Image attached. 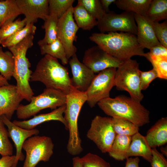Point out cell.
<instances>
[{
  "label": "cell",
  "mask_w": 167,
  "mask_h": 167,
  "mask_svg": "<svg viewBox=\"0 0 167 167\" xmlns=\"http://www.w3.org/2000/svg\"><path fill=\"white\" fill-rule=\"evenodd\" d=\"M68 61L72 77L71 78V86L78 90L85 92L95 78V73L78 59L76 54Z\"/></svg>",
  "instance_id": "obj_15"
},
{
  "label": "cell",
  "mask_w": 167,
  "mask_h": 167,
  "mask_svg": "<svg viewBox=\"0 0 167 167\" xmlns=\"http://www.w3.org/2000/svg\"><path fill=\"white\" fill-rule=\"evenodd\" d=\"M73 7L58 19L57 25V38L64 47L68 60L77 51L74 43L77 41L76 34L79 29L74 19Z\"/></svg>",
  "instance_id": "obj_12"
},
{
  "label": "cell",
  "mask_w": 167,
  "mask_h": 167,
  "mask_svg": "<svg viewBox=\"0 0 167 167\" xmlns=\"http://www.w3.org/2000/svg\"><path fill=\"white\" fill-rule=\"evenodd\" d=\"M132 156L142 157L150 163L152 158V148L148 144L145 136L139 132L131 136L126 152V158Z\"/></svg>",
  "instance_id": "obj_21"
},
{
  "label": "cell",
  "mask_w": 167,
  "mask_h": 167,
  "mask_svg": "<svg viewBox=\"0 0 167 167\" xmlns=\"http://www.w3.org/2000/svg\"><path fill=\"white\" fill-rule=\"evenodd\" d=\"M15 68V60L12 53L4 52L0 46V73L7 80L13 77Z\"/></svg>",
  "instance_id": "obj_29"
},
{
  "label": "cell",
  "mask_w": 167,
  "mask_h": 167,
  "mask_svg": "<svg viewBox=\"0 0 167 167\" xmlns=\"http://www.w3.org/2000/svg\"><path fill=\"white\" fill-rule=\"evenodd\" d=\"M90 40L108 54L122 61L135 56L144 57V49L139 44L136 36L125 32L94 33Z\"/></svg>",
  "instance_id": "obj_1"
},
{
  "label": "cell",
  "mask_w": 167,
  "mask_h": 167,
  "mask_svg": "<svg viewBox=\"0 0 167 167\" xmlns=\"http://www.w3.org/2000/svg\"><path fill=\"white\" fill-rule=\"evenodd\" d=\"M151 167H167V161L164 156L156 148H152Z\"/></svg>",
  "instance_id": "obj_40"
},
{
  "label": "cell",
  "mask_w": 167,
  "mask_h": 167,
  "mask_svg": "<svg viewBox=\"0 0 167 167\" xmlns=\"http://www.w3.org/2000/svg\"><path fill=\"white\" fill-rule=\"evenodd\" d=\"M123 61L111 55L97 45L87 49L83 59V63L95 73L108 68H117Z\"/></svg>",
  "instance_id": "obj_13"
},
{
  "label": "cell",
  "mask_w": 167,
  "mask_h": 167,
  "mask_svg": "<svg viewBox=\"0 0 167 167\" xmlns=\"http://www.w3.org/2000/svg\"><path fill=\"white\" fill-rule=\"evenodd\" d=\"M152 0H116L114 2L117 7L124 11L146 16Z\"/></svg>",
  "instance_id": "obj_24"
},
{
  "label": "cell",
  "mask_w": 167,
  "mask_h": 167,
  "mask_svg": "<svg viewBox=\"0 0 167 167\" xmlns=\"http://www.w3.org/2000/svg\"><path fill=\"white\" fill-rule=\"evenodd\" d=\"M116 0H100L101 6L106 12L107 13L110 12L109 7L113 3H114Z\"/></svg>",
  "instance_id": "obj_44"
},
{
  "label": "cell",
  "mask_w": 167,
  "mask_h": 167,
  "mask_svg": "<svg viewBox=\"0 0 167 167\" xmlns=\"http://www.w3.org/2000/svg\"><path fill=\"white\" fill-rule=\"evenodd\" d=\"M34 35L28 36L18 44L8 48L15 60L13 77L16 82L18 91L23 99L30 102L34 93L29 84L32 73L30 69L31 63L26 57L28 50L33 45Z\"/></svg>",
  "instance_id": "obj_4"
},
{
  "label": "cell",
  "mask_w": 167,
  "mask_h": 167,
  "mask_svg": "<svg viewBox=\"0 0 167 167\" xmlns=\"http://www.w3.org/2000/svg\"><path fill=\"white\" fill-rule=\"evenodd\" d=\"M15 159V155L2 156L0 158V167H12Z\"/></svg>",
  "instance_id": "obj_42"
},
{
  "label": "cell",
  "mask_w": 167,
  "mask_h": 167,
  "mask_svg": "<svg viewBox=\"0 0 167 167\" xmlns=\"http://www.w3.org/2000/svg\"><path fill=\"white\" fill-rule=\"evenodd\" d=\"M117 68H110L96 75L85 92L87 102L91 108L101 100L109 97L110 92L114 86V76Z\"/></svg>",
  "instance_id": "obj_10"
},
{
  "label": "cell",
  "mask_w": 167,
  "mask_h": 167,
  "mask_svg": "<svg viewBox=\"0 0 167 167\" xmlns=\"http://www.w3.org/2000/svg\"><path fill=\"white\" fill-rule=\"evenodd\" d=\"M0 118L3 123L7 126L9 136L11 138L15 145V159L12 167H16L18 161H22L25 158L22 152L24 142L28 138L38 135L39 131L36 128L28 130L21 128L15 125L4 115L1 116Z\"/></svg>",
  "instance_id": "obj_14"
},
{
  "label": "cell",
  "mask_w": 167,
  "mask_h": 167,
  "mask_svg": "<svg viewBox=\"0 0 167 167\" xmlns=\"http://www.w3.org/2000/svg\"><path fill=\"white\" fill-rule=\"evenodd\" d=\"M154 29L156 37L162 45L167 48V21L160 23L153 22Z\"/></svg>",
  "instance_id": "obj_38"
},
{
  "label": "cell",
  "mask_w": 167,
  "mask_h": 167,
  "mask_svg": "<svg viewBox=\"0 0 167 167\" xmlns=\"http://www.w3.org/2000/svg\"><path fill=\"white\" fill-rule=\"evenodd\" d=\"M116 135L112 118L96 116L92 120L87 136L102 152H108Z\"/></svg>",
  "instance_id": "obj_9"
},
{
  "label": "cell",
  "mask_w": 167,
  "mask_h": 167,
  "mask_svg": "<svg viewBox=\"0 0 167 167\" xmlns=\"http://www.w3.org/2000/svg\"><path fill=\"white\" fill-rule=\"evenodd\" d=\"M73 167H83L81 158L75 156L72 159Z\"/></svg>",
  "instance_id": "obj_45"
},
{
  "label": "cell",
  "mask_w": 167,
  "mask_h": 167,
  "mask_svg": "<svg viewBox=\"0 0 167 167\" xmlns=\"http://www.w3.org/2000/svg\"><path fill=\"white\" fill-rule=\"evenodd\" d=\"M158 78L155 70L152 68L148 71H139L140 85L142 90L146 89L150 84L155 79Z\"/></svg>",
  "instance_id": "obj_39"
},
{
  "label": "cell",
  "mask_w": 167,
  "mask_h": 167,
  "mask_svg": "<svg viewBox=\"0 0 167 167\" xmlns=\"http://www.w3.org/2000/svg\"><path fill=\"white\" fill-rule=\"evenodd\" d=\"M30 81L40 82L46 88L55 89L66 95L72 87L67 68L62 65L58 59L47 54L39 61Z\"/></svg>",
  "instance_id": "obj_3"
},
{
  "label": "cell",
  "mask_w": 167,
  "mask_h": 167,
  "mask_svg": "<svg viewBox=\"0 0 167 167\" xmlns=\"http://www.w3.org/2000/svg\"><path fill=\"white\" fill-rule=\"evenodd\" d=\"M9 84L8 80L0 73V87Z\"/></svg>",
  "instance_id": "obj_46"
},
{
  "label": "cell",
  "mask_w": 167,
  "mask_h": 167,
  "mask_svg": "<svg viewBox=\"0 0 167 167\" xmlns=\"http://www.w3.org/2000/svg\"><path fill=\"white\" fill-rule=\"evenodd\" d=\"M10 19L2 25L0 28V44L7 38L23 28L26 25L25 19Z\"/></svg>",
  "instance_id": "obj_32"
},
{
  "label": "cell",
  "mask_w": 167,
  "mask_h": 167,
  "mask_svg": "<svg viewBox=\"0 0 167 167\" xmlns=\"http://www.w3.org/2000/svg\"><path fill=\"white\" fill-rule=\"evenodd\" d=\"M151 148L162 146L167 143V118L159 119L148 131L145 136Z\"/></svg>",
  "instance_id": "obj_20"
},
{
  "label": "cell",
  "mask_w": 167,
  "mask_h": 167,
  "mask_svg": "<svg viewBox=\"0 0 167 167\" xmlns=\"http://www.w3.org/2000/svg\"><path fill=\"white\" fill-rule=\"evenodd\" d=\"M21 14L15 0L0 1V25L1 26L8 21Z\"/></svg>",
  "instance_id": "obj_28"
},
{
  "label": "cell",
  "mask_w": 167,
  "mask_h": 167,
  "mask_svg": "<svg viewBox=\"0 0 167 167\" xmlns=\"http://www.w3.org/2000/svg\"><path fill=\"white\" fill-rule=\"evenodd\" d=\"M81 158L83 167H110L109 162L92 153H88Z\"/></svg>",
  "instance_id": "obj_37"
},
{
  "label": "cell",
  "mask_w": 167,
  "mask_h": 167,
  "mask_svg": "<svg viewBox=\"0 0 167 167\" xmlns=\"http://www.w3.org/2000/svg\"><path fill=\"white\" fill-rule=\"evenodd\" d=\"M131 139V136L116 135L108 153L111 157L118 161L126 158V154Z\"/></svg>",
  "instance_id": "obj_23"
},
{
  "label": "cell",
  "mask_w": 167,
  "mask_h": 167,
  "mask_svg": "<svg viewBox=\"0 0 167 167\" xmlns=\"http://www.w3.org/2000/svg\"><path fill=\"white\" fill-rule=\"evenodd\" d=\"M87 100L85 92L80 91L72 86L70 92L66 95L64 118L69 132L67 149L72 155H78L83 151L78 120L81 109Z\"/></svg>",
  "instance_id": "obj_5"
},
{
  "label": "cell",
  "mask_w": 167,
  "mask_h": 167,
  "mask_svg": "<svg viewBox=\"0 0 167 167\" xmlns=\"http://www.w3.org/2000/svg\"><path fill=\"white\" fill-rule=\"evenodd\" d=\"M66 109V105L58 108L52 112L45 113L41 114L34 116L29 119L18 121L14 120L12 122L15 125L21 128L28 130L34 128L38 125L46 122L57 121L61 122L67 130V125L63 116Z\"/></svg>",
  "instance_id": "obj_19"
},
{
  "label": "cell",
  "mask_w": 167,
  "mask_h": 167,
  "mask_svg": "<svg viewBox=\"0 0 167 167\" xmlns=\"http://www.w3.org/2000/svg\"><path fill=\"white\" fill-rule=\"evenodd\" d=\"M1 118H0V122H1Z\"/></svg>",
  "instance_id": "obj_48"
},
{
  "label": "cell",
  "mask_w": 167,
  "mask_h": 167,
  "mask_svg": "<svg viewBox=\"0 0 167 167\" xmlns=\"http://www.w3.org/2000/svg\"><path fill=\"white\" fill-rule=\"evenodd\" d=\"M54 147L49 136L36 135L28 138L23 146L26 154L23 167H35L40 161H49L53 153Z\"/></svg>",
  "instance_id": "obj_8"
},
{
  "label": "cell",
  "mask_w": 167,
  "mask_h": 167,
  "mask_svg": "<svg viewBox=\"0 0 167 167\" xmlns=\"http://www.w3.org/2000/svg\"><path fill=\"white\" fill-rule=\"evenodd\" d=\"M58 19L54 15H49L44 21L42 28L45 30V35L44 37L37 43L40 46L50 44L58 38L57 25Z\"/></svg>",
  "instance_id": "obj_25"
},
{
  "label": "cell",
  "mask_w": 167,
  "mask_h": 167,
  "mask_svg": "<svg viewBox=\"0 0 167 167\" xmlns=\"http://www.w3.org/2000/svg\"><path fill=\"white\" fill-rule=\"evenodd\" d=\"M9 137L7 130L1 120L0 122V154L2 156L13 155V147Z\"/></svg>",
  "instance_id": "obj_36"
},
{
  "label": "cell",
  "mask_w": 167,
  "mask_h": 167,
  "mask_svg": "<svg viewBox=\"0 0 167 167\" xmlns=\"http://www.w3.org/2000/svg\"><path fill=\"white\" fill-rule=\"evenodd\" d=\"M49 0H15L20 11L25 16L26 24H33L38 19L45 21L49 15Z\"/></svg>",
  "instance_id": "obj_16"
},
{
  "label": "cell",
  "mask_w": 167,
  "mask_h": 167,
  "mask_svg": "<svg viewBox=\"0 0 167 167\" xmlns=\"http://www.w3.org/2000/svg\"><path fill=\"white\" fill-rule=\"evenodd\" d=\"M66 100V95L62 92L46 88L40 94L33 96L28 104L19 105L16 111L17 117L26 119L34 116L42 109H55L65 105Z\"/></svg>",
  "instance_id": "obj_7"
},
{
  "label": "cell",
  "mask_w": 167,
  "mask_h": 167,
  "mask_svg": "<svg viewBox=\"0 0 167 167\" xmlns=\"http://www.w3.org/2000/svg\"><path fill=\"white\" fill-rule=\"evenodd\" d=\"M1 27V25H0V28Z\"/></svg>",
  "instance_id": "obj_49"
},
{
  "label": "cell",
  "mask_w": 167,
  "mask_h": 167,
  "mask_svg": "<svg viewBox=\"0 0 167 167\" xmlns=\"http://www.w3.org/2000/svg\"><path fill=\"white\" fill-rule=\"evenodd\" d=\"M74 0H49V15H54L58 19L71 7Z\"/></svg>",
  "instance_id": "obj_33"
},
{
  "label": "cell",
  "mask_w": 167,
  "mask_h": 167,
  "mask_svg": "<svg viewBox=\"0 0 167 167\" xmlns=\"http://www.w3.org/2000/svg\"><path fill=\"white\" fill-rule=\"evenodd\" d=\"M97 22V26L101 33L120 31L137 34V26L132 12L124 11L118 14L110 11Z\"/></svg>",
  "instance_id": "obj_11"
},
{
  "label": "cell",
  "mask_w": 167,
  "mask_h": 167,
  "mask_svg": "<svg viewBox=\"0 0 167 167\" xmlns=\"http://www.w3.org/2000/svg\"><path fill=\"white\" fill-rule=\"evenodd\" d=\"M111 118L113 127L116 135L132 136L139 132V127L132 122L122 118Z\"/></svg>",
  "instance_id": "obj_30"
},
{
  "label": "cell",
  "mask_w": 167,
  "mask_h": 167,
  "mask_svg": "<svg viewBox=\"0 0 167 167\" xmlns=\"http://www.w3.org/2000/svg\"><path fill=\"white\" fill-rule=\"evenodd\" d=\"M107 115L112 118L128 120L139 127L150 122L149 111L140 102L131 97L119 95L103 99L97 104Z\"/></svg>",
  "instance_id": "obj_2"
},
{
  "label": "cell",
  "mask_w": 167,
  "mask_h": 167,
  "mask_svg": "<svg viewBox=\"0 0 167 167\" xmlns=\"http://www.w3.org/2000/svg\"><path fill=\"white\" fill-rule=\"evenodd\" d=\"M41 53L42 55H49L60 59L63 65L68 63L65 49L62 44L57 38L53 42L40 46Z\"/></svg>",
  "instance_id": "obj_27"
},
{
  "label": "cell",
  "mask_w": 167,
  "mask_h": 167,
  "mask_svg": "<svg viewBox=\"0 0 167 167\" xmlns=\"http://www.w3.org/2000/svg\"><path fill=\"white\" fill-rule=\"evenodd\" d=\"M134 17L137 26L136 36L140 45L143 49H150L160 44L155 34L153 22L145 16L135 13Z\"/></svg>",
  "instance_id": "obj_18"
},
{
  "label": "cell",
  "mask_w": 167,
  "mask_h": 167,
  "mask_svg": "<svg viewBox=\"0 0 167 167\" xmlns=\"http://www.w3.org/2000/svg\"><path fill=\"white\" fill-rule=\"evenodd\" d=\"M160 150L164 156H167V146L163 147L161 146L160 148Z\"/></svg>",
  "instance_id": "obj_47"
},
{
  "label": "cell",
  "mask_w": 167,
  "mask_h": 167,
  "mask_svg": "<svg viewBox=\"0 0 167 167\" xmlns=\"http://www.w3.org/2000/svg\"><path fill=\"white\" fill-rule=\"evenodd\" d=\"M139 63L131 59L124 61L116 69L114 85L119 90L127 91L130 97L141 102L144 96L140 85Z\"/></svg>",
  "instance_id": "obj_6"
},
{
  "label": "cell",
  "mask_w": 167,
  "mask_h": 167,
  "mask_svg": "<svg viewBox=\"0 0 167 167\" xmlns=\"http://www.w3.org/2000/svg\"><path fill=\"white\" fill-rule=\"evenodd\" d=\"M36 29L34 24H26L23 28L7 38L1 44L3 47L7 48L15 45L28 36L34 35Z\"/></svg>",
  "instance_id": "obj_31"
},
{
  "label": "cell",
  "mask_w": 167,
  "mask_h": 167,
  "mask_svg": "<svg viewBox=\"0 0 167 167\" xmlns=\"http://www.w3.org/2000/svg\"><path fill=\"white\" fill-rule=\"evenodd\" d=\"M124 167H139V163L140 159L138 157H128Z\"/></svg>",
  "instance_id": "obj_43"
},
{
  "label": "cell",
  "mask_w": 167,
  "mask_h": 167,
  "mask_svg": "<svg viewBox=\"0 0 167 167\" xmlns=\"http://www.w3.org/2000/svg\"><path fill=\"white\" fill-rule=\"evenodd\" d=\"M87 12L97 21L101 19L106 13L100 0H78Z\"/></svg>",
  "instance_id": "obj_35"
},
{
  "label": "cell",
  "mask_w": 167,
  "mask_h": 167,
  "mask_svg": "<svg viewBox=\"0 0 167 167\" xmlns=\"http://www.w3.org/2000/svg\"><path fill=\"white\" fill-rule=\"evenodd\" d=\"M23 100L16 85L9 84L0 87V117L6 116L11 120Z\"/></svg>",
  "instance_id": "obj_17"
},
{
  "label": "cell",
  "mask_w": 167,
  "mask_h": 167,
  "mask_svg": "<svg viewBox=\"0 0 167 167\" xmlns=\"http://www.w3.org/2000/svg\"><path fill=\"white\" fill-rule=\"evenodd\" d=\"M152 64L156 71L158 78L167 79V58L156 57L151 55L148 52L144 56Z\"/></svg>",
  "instance_id": "obj_34"
},
{
  "label": "cell",
  "mask_w": 167,
  "mask_h": 167,
  "mask_svg": "<svg viewBox=\"0 0 167 167\" xmlns=\"http://www.w3.org/2000/svg\"><path fill=\"white\" fill-rule=\"evenodd\" d=\"M73 16L77 25L84 30H90L97 26L98 22L80 3L73 7Z\"/></svg>",
  "instance_id": "obj_22"
},
{
  "label": "cell",
  "mask_w": 167,
  "mask_h": 167,
  "mask_svg": "<svg viewBox=\"0 0 167 167\" xmlns=\"http://www.w3.org/2000/svg\"><path fill=\"white\" fill-rule=\"evenodd\" d=\"M152 22L167 19V0H152L146 16Z\"/></svg>",
  "instance_id": "obj_26"
},
{
  "label": "cell",
  "mask_w": 167,
  "mask_h": 167,
  "mask_svg": "<svg viewBox=\"0 0 167 167\" xmlns=\"http://www.w3.org/2000/svg\"><path fill=\"white\" fill-rule=\"evenodd\" d=\"M149 50L148 53L151 56L167 58V48L161 44L154 46Z\"/></svg>",
  "instance_id": "obj_41"
}]
</instances>
